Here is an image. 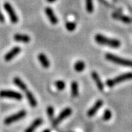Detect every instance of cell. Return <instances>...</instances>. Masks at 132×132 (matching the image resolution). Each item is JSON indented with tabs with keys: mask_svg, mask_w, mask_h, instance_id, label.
<instances>
[{
	"mask_svg": "<svg viewBox=\"0 0 132 132\" xmlns=\"http://www.w3.org/2000/svg\"><path fill=\"white\" fill-rule=\"evenodd\" d=\"M21 50V48L19 47V46H15L13 48H11L9 52H7L4 56V60L6 62H10V60H13L15 57L20 54Z\"/></svg>",
	"mask_w": 132,
	"mask_h": 132,
	"instance_id": "cell-8",
	"label": "cell"
},
{
	"mask_svg": "<svg viewBox=\"0 0 132 132\" xmlns=\"http://www.w3.org/2000/svg\"><path fill=\"white\" fill-rule=\"evenodd\" d=\"M112 18L119 20V21H122L123 23H126V24H130L132 22V19L129 18L128 16H126L125 15L120 14V13H114L112 14Z\"/></svg>",
	"mask_w": 132,
	"mask_h": 132,
	"instance_id": "cell-13",
	"label": "cell"
},
{
	"mask_svg": "<svg viewBox=\"0 0 132 132\" xmlns=\"http://www.w3.org/2000/svg\"><path fill=\"white\" fill-rule=\"evenodd\" d=\"M86 2V10L87 13H91L93 12L94 10V7H93V0H85Z\"/></svg>",
	"mask_w": 132,
	"mask_h": 132,
	"instance_id": "cell-20",
	"label": "cell"
},
{
	"mask_svg": "<svg viewBox=\"0 0 132 132\" xmlns=\"http://www.w3.org/2000/svg\"><path fill=\"white\" fill-rule=\"evenodd\" d=\"M74 70L76 72H81L85 70V63L81 60H79L74 64Z\"/></svg>",
	"mask_w": 132,
	"mask_h": 132,
	"instance_id": "cell-19",
	"label": "cell"
},
{
	"mask_svg": "<svg viewBox=\"0 0 132 132\" xmlns=\"http://www.w3.org/2000/svg\"><path fill=\"white\" fill-rule=\"evenodd\" d=\"M95 41L100 45L107 46L112 48H119L120 46V40L116 39H111L106 36H104L101 34H98L95 37Z\"/></svg>",
	"mask_w": 132,
	"mask_h": 132,
	"instance_id": "cell-1",
	"label": "cell"
},
{
	"mask_svg": "<svg viewBox=\"0 0 132 132\" xmlns=\"http://www.w3.org/2000/svg\"><path fill=\"white\" fill-rule=\"evenodd\" d=\"M46 112H47L48 116V118H50V119H52V118H54V108L52 106H48L47 109H46Z\"/></svg>",
	"mask_w": 132,
	"mask_h": 132,
	"instance_id": "cell-24",
	"label": "cell"
},
{
	"mask_svg": "<svg viewBox=\"0 0 132 132\" xmlns=\"http://www.w3.org/2000/svg\"><path fill=\"white\" fill-rule=\"evenodd\" d=\"M14 40L17 42H21V43H27L30 42L31 40V38L30 37L27 35H25V34H15L14 35Z\"/></svg>",
	"mask_w": 132,
	"mask_h": 132,
	"instance_id": "cell-14",
	"label": "cell"
},
{
	"mask_svg": "<svg viewBox=\"0 0 132 132\" xmlns=\"http://www.w3.org/2000/svg\"><path fill=\"white\" fill-rule=\"evenodd\" d=\"M113 1H114V2H116V1H117V0H113Z\"/></svg>",
	"mask_w": 132,
	"mask_h": 132,
	"instance_id": "cell-28",
	"label": "cell"
},
{
	"mask_svg": "<svg viewBox=\"0 0 132 132\" xmlns=\"http://www.w3.org/2000/svg\"><path fill=\"white\" fill-rule=\"evenodd\" d=\"M71 95L73 97H77L79 95V85H78V83L73 81H72L71 85Z\"/></svg>",
	"mask_w": 132,
	"mask_h": 132,
	"instance_id": "cell-18",
	"label": "cell"
},
{
	"mask_svg": "<svg viewBox=\"0 0 132 132\" xmlns=\"http://www.w3.org/2000/svg\"><path fill=\"white\" fill-rule=\"evenodd\" d=\"M112 116V114L111 112V111L109 110V109H106V110L104 111V115H103V119H104V120L107 121V120H109L111 119Z\"/></svg>",
	"mask_w": 132,
	"mask_h": 132,
	"instance_id": "cell-23",
	"label": "cell"
},
{
	"mask_svg": "<svg viewBox=\"0 0 132 132\" xmlns=\"http://www.w3.org/2000/svg\"><path fill=\"white\" fill-rule=\"evenodd\" d=\"M55 86L57 88V90H62L65 88V83L63 81L58 80L57 81H55Z\"/></svg>",
	"mask_w": 132,
	"mask_h": 132,
	"instance_id": "cell-22",
	"label": "cell"
},
{
	"mask_svg": "<svg viewBox=\"0 0 132 132\" xmlns=\"http://www.w3.org/2000/svg\"><path fill=\"white\" fill-rule=\"evenodd\" d=\"M48 2H49V3H53V2H54L55 1H57V0H46Z\"/></svg>",
	"mask_w": 132,
	"mask_h": 132,
	"instance_id": "cell-26",
	"label": "cell"
},
{
	"mask_svg": "<svg viewBox=\"0 0 132 132\" xmlns=\"http://www.w3.org/2000/svg\"><path fill=\"white\" fill-rule=\"evenodd\" d=\"M0 98H10L21 101L22 99V95L14 90H0Z\"/></svg>",
	"mask_w": 132,
	"mask_h": 132,
	"instance_id": "cell-4",
	"label": "cell"
},
{
	"mask_svg": "<svg viewBox=\"0 0 132 132\" xmlns=\"http://www.w3.org/2000/svg\"><path fill=\"white\" fill-rule=\"evenodd\" d=\"M65 27L67 29V30L68 31H69V32H73V31H74L76 28V25L74 22H71V21H69V22H67L65 24Z\"/></svg>",
	"mask_w": 132,
	"mask_h": 132,
	"instance_id": "cell-21",
	"label": "cell"
},
{
	"mask_svg": "<svg viewBox=\"0 0 132 132\" xmlns=\"http://www.w3.org/2000/svg\"><path fill=\"white\" fill-rule=\"evenodd\" d=\"M91 75H92V77H93V79L95 82V85L97 86L98 89L100 91H102V90H104V84H103V82L101 80V78H100V76H98V74L95 71H93L92 73H91Z\"/></svg>",
	"mask_w": 132,
	"mask_h": 132,
	"instance_id": "cell-12",
	"label": "cell"
},
{
	"mask_svg": "<svg viewBox=\"0 0 132 132\" xmlns=\"http://www.w3.org/2000/svg\"><path fill=\"white\" fill-rule=\"evenodd\" d=\"M4 22H5V17H4V15H3L1 10H0V23L3 24Z\"/></svg>",
	"mask_w": 132,
	"mask_h": 132,
	"instance_id": "cell-25",
	"label": "cell"
},
{
	"mask_svg": "<svg viewBox=\"0 0 132 132\" xmlns=\"http://www.w3.org/2000/svg\"><path fill=\"white\" fill-rule=\"evenodd\" d=\"M42 123L43 120L40 118H38V119L35 120L25 130V132H34L38 126H40L42 124Z\"/></svg>",
	"mask_w": 132,
	"mask_h": 132,
	"instance_id": "cell-15",
	"label": "cell"
},
{
	"mask_svg": "<svg viewBox=\"0 0 132 132\" xmlns=\"http://www.w3.org/2000/svg\"><path fill=\"white\" fill-rule=\"evenodd\" d=\"M43 132H51V131L49 129H46V130H44Z\"/></svg>",
	"mask_w": 132,
	"mask_h": 132,
	"instance_id": "cell-27",
	"label": "cell"
},
{
	"mask_svg": "<svg viewBox=\"0 0 132 132\" xmlns=\"http://www.w3.org/2000/svg\"><path fill=\"white\" fill-rule=\"evenodd\" d=\"M45 13L48 17L49 21L51 22V24H52L53 25H55L58 23V19L54 13V10L50 7H46L45 8Z\"/></svg>",
	"mask_w": 132,
	"mask_h": 132,
	"instance_id": "cell-9",
	"label": "cell"
},
{
	"mask_svg": "<svg viewBox=\"0 0 132 132\" xmlns=\"http://www.w3.org/2000/svg\"><path fill=\"white\" fill-rule=\"evenodd\" d=\"M26 114H27V112L25 110H21L19 112H17V113L14 114H13L11 116H9L7 118H5L4 123L6 125L12 124V123L17 122V121H19V120L24 118L26 116Z\"/></svg>",
	"mask_w": 132,
	"mask_h": 132,
	"instance_id": "cell-6",
	"label": "cell"
},
{
	"mask_svg": "<svg viewBox=\"0 0 132 132\" xmlns=\"http://www.w3.org/2000/svg\"><path fill=\"white\" fill-rule=\"evenodd\" d=\"M71 113H72V109L71 108L68 107V108L64 109L61 112H60V114L58 115V117L53 121V126H57L59 123H61L64 119H65L68 117H69L71 114Z\"/></svg>",
	"mask_w": 132,
	"mask_h": 132,
	"instance_id": "cell-7",
	"label": "cell"
},
{
	"mask_svg": "<svg viewBox=\"0 0 132 132\" xmlns=\"http://www.w3.org/2000/svg\"><path fill=\"white\" fill-rule=\"evenodd\" d=\"M4 8L9 15L10 21L13 24H17L19 22V17L13 9V7H12V5H10L9 2H5L4 4Z\"/></svg>",
	"mask_w": 132,
	"mask_h": 132,
	"instance_id": "cell-5",
	"label": "cell"
},
{
	"mask_svg": "<svg viewBox=\"0 0 132 132\" xmlns=\"http://www.w3.org/2000/svg\"><path fill=\"white\" fill-rule=\"evenodd\" d=\"M132 79V73H123L120 74L117 77L114 78L112 79H108L106 81V85L109 87H112L115 85L121 83L123 81H126L128 80H131Z\"/></svg>",
	"mask_w": 132,
	"mask_h": 132,
	"instance_id": "cell-3",
	"label": "cell"
},
{
	"mask_svg": "<svg viewBox=\"0 0 132 132\" xmlns=\"http://www.w3.org/2000/svg\"><path fill=\"white\" fill-rule=\"evenodd\" d=\"M38 60L40 62V63L41 64V65L44 68H48L50 66V62L49 60L47 57V56L43 54V53H40L38 56Z\"/></svg>",
	"mask_w": 132,
	"mask_h": 132,
	"instance_id": "cell-11",
	"label": "cell"
},
{
	"mask_svg": "<svg viewBox=\"0 0 132 132\" xmlns=\"http://www.w3.org/2000/svg\"><path fill=\"white\" fill-rule=\"evenodd\" d=\"M25 93H26V97H27V98L28 100L29 105L32 107L37 106V101H36V99L35 98L34 95L30 91H29L28 90H27V91H25Z\"/></svg>",
	"mask_w": 132,
	"mask_h": 132,
	"instance_id": "cell-16",
	"label": "cell"
},
{
	"mask_svg": "<svg viewBox=\"0 0 132 132\" xmlns=\"http://www.w3.org/2000/svg\"><path fill=\"white\" fill-rule=\"evenodd\" d=\"M105 58L109 61L120 65L127 66V67L132 68V60H130L123 59V58L115 56V55L112 54H106L105 55Z\"/></svg>",
	"mask_w": 132,
	"mask_h": 132,
	"instance_id": "cell-2",
	"label": "cell"
},
{
	"mask_svg": "<svg viewBox=\"0 0 132 132\" xmlns=\"http://www.w3.org/2000/svg\"><path fill=\"white\" fill-rule=\"evenodd\" d=\"M13 83L18 87H19L21 90H23L24 92L27 90V87L26 84L20 78H19V77H15L14 79H13Z\"/></svg>",
	"mask_w": 132,
	"mask_h": 132,
	"instance_id": "cell-17",
	"label": "cell"
},
{
	"mask_svg": "<svg viewBox=\"0 0 132 132\" xmlns=\"http://www.w3.org/2000/svg\"><path fill=\"white\" fill-rule=\"evenodd\" d=\"M103 101L102 100H98L95 104L91 107V108L87 111V116L88 117H93V116H94L95 114H96V112L98 111V109L102 106H103Z\"/></svg>",
	"mask_w": 132,
	"mask_h": 132,
	"instance_id": "cell-10",
	"label": "cell"
}]
</instances>
